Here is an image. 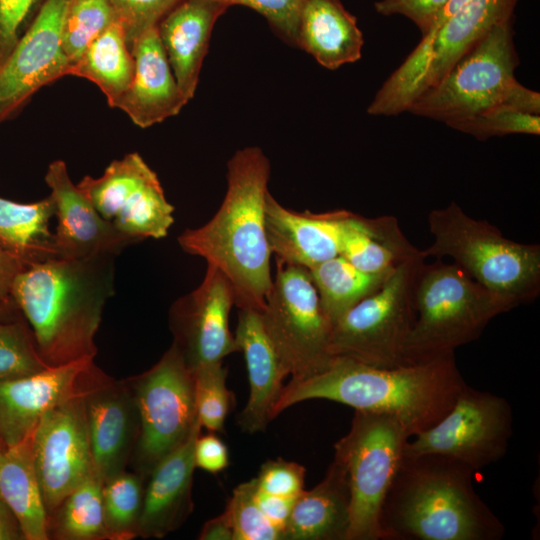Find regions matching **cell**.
Here are the masks:
<instances>
[{
  "mask_svg": "<svg viewBox=\"0 0 540 540\" xmlns=\"http://www.w3.org/2000/svg\"><path fill=\"white\" fill-rule=\"evenodd\" d=\"M465 384L454 354L396 367L335 357L321 372L285 384L274 417L297 403L325 399L393 416L412 438L449 411Z\"/></svg>",
  "mask_w": 540,
  "mask_h": 540,
  "instance_id": "cell-1",
  "label": "cell"
},
{
  "mask_svg": "<svg viewBox=\"0 0 540 540\" xmlns=\"http://www.w3.org/2000/svg\"><path fill=\"white\" fill-rule=\"evenodd\" d=\"M115 257H59L17 275L13 301L48 367L94 359L103 308L114 293Z\"/></svg>",
  "mask_w": 540,
  "mask_h": 540,
  "instance_id": "cell-2",
  "label": "cell"
},
{
  "mask_svg": "<svg viewBox=\"0 0 540 540\" xmlns=\"http://www.w3.org/2000/svg\"><path fill=\"white\" fill-rule=\"evenodd\" d=\"M270 163L258 147L238 150L228 162L227 191L215 215L179 237L188 254L202 257L230 282L239 309L262 312L272 284L265 205Z\"/></svg>",
  "mask_w": 540,
  "mask_h": 540,
  "instance_id": "cell-3",
  "label": "cell"
},
{
  "mask_svg": "<svg viewBox=\"0 0 540 540\" xmlns=\"http://www.w3.org/2000/svg\"><path fill=\"white\" fill-rule=\"evenodd\" d=\"M475 471L437 454H404L380 513L381 540H499L501 520L474 489Z\"/></svg>",
  "mask_w": 540,
  "mask_h": 540,
  "instance_id": "cell-4",
  "label": "cell"
},
{
  "mask_svg": "<svg viewBox=\"0 0 540 540\" xmlns=\"http://www.w3.org/2000/svg\"><path fill=\"white\" fill-rule=\"evenodd\" d=\"M415 322L408 337V364L454 354L478 339L497 315L518 305L476 282L457 263L423 261L413 285Z\"/></svg>",
  "mask_w": 540,
  "mask_h": 540,
  "instance_id": "cell-5",
  "label": "cell"
},
{
  "mask_svg": "<svg viewBox=\"0 0 540 540\" xmlns=\"http://www.w3.org/2000/svg\"><path fill=\"white\" fill-rule=\"evenodd\" d=\"M433 243L424 256L450 257L476 282L513 300L518 306L540 293V246L502 235L497 227L468 216L451 202L428 215Z\"/></svg>",
  "mask_w": 540,
  "mask_h": 540,
  "instance_id": "cell-6",
  "label": "cell"
},
{
  "mask_svg": "<svg viewBox=\"0 0 540 540\" xmlns=\"http://www.w3.org/2000/svg\"><path fill=\"white\" fill-rule=\"evenodd\" d=\"M517 65L510 19L474 44L407 112L448 125L503 104L525 111L528 90L515 78Z\"/></svg>",
  "mask_w": 540,
  "mask_h": 540,
  "instance_id": "cell-7",
  "label": "cell"
},
{
  "mask_svg": "<svg viewBox=\"0 0 540 540\" xmlns=\"http://www.w3.org/2000/svg\"><path fill=\"white\" fill-rule=\"evenodd\" d=\"M411 438L390 415L355 411L346 435L334 445L350 491L347 540H381L380 513Z\"/></svg>",
  "mask_w": 540,
  "mask_h": 540,
  "instance_id": "cell-8",
  "label": "cell"
},
{
  "mask_svg": "<svg viewBox=\"0 0 540 540\" xmlns=\"http://www.w3.org/2000/svg\"><path fill=\"white\" fill-rule=\"evenodd\" d=\"M518 0H470L427 39H421L387 78L367 108L375 116L407 112L424 91L497 24L513 19Z\"/></svg>",
  "mask_w": 540,
  "mask_h": 540,
  "instance_id": "cell-9",
  "label": "cell"
},
{
  "mask_svg": "<svg viewBox=\"0 0 540 540\" xmlns=\"http://www.w3.org/2000/svg\"><path fill=\"white\" fill-rule=\"evenodd\" d=\"M425 256L399 265L373 293L340 316L332 327V358L376 367L408 364L405 348L415 322L413 285Z\"/></svg>",
  "mask_w": 540,
  "mask_h": 540,
  "instance_id": "cell-10",
  "label": "cell"
},
{
  "mask_svg": "<svg viewBox=\"0 0 540 540\" xmlns=\"http://www.w3.org/2000/svg\"><path fill=\"white\" fill-rule=\"evenodd\" d=\"M275 259L276 272L262 320L291 380H302L324 370L333 359V323L323 309L309 270Z\"/></svg>",
  "mask_w": 540,
  "mask_h": 540,
  "instance_id": "cell-11",
  "label": "cell"
},
{
  "mask_svg": "<svg viewBox=\"0 0 540 540\" xmlns=\"http://www.w3.org/2000/svg\"><path fill=\"white\" fill-rule=\"evenodd\" d=\"M137 407L139 435L131 458L145 479L199 421L194 376L175 345L150 369L127 378Z\"/></svg>",
  "mask_w": 540,
  "mask_h": 540,
  "instance_id": "cell-12",
  "label": "cell"
},
{
  "mask_svg": "<svg viewBox=\"0 0 540 540\" xmlns=\"http://www.w3.org/2000/svg\"><path fill=\"white\" fill-rule=\"evenodd\" d=\"M512 434L509 402L465 384L436 424L409 439L405 453L441 455L476 472L505 456Z\"/></svg>",
  "mask_w": 540,
  "mask_h": 540,
  "instance_id": "cell-13",
  "label": "cell"
},
{
  "mask_svg": "<svg viewBox=\"0 0 540 540\" xmlns=\"http://www.w3.org/2000/svg\"><path fill=\"white\" fill-rule=\"evenodd\" d=\"M99 214L134 242L161 239L174 223L157 174L136 152L114 160L102 176H85L77 185Z\"/></svg>",
  "mask_w": 540,
  "mask_h": 540,
  "instance_id": "cell-14",
  "label": "cell"
},
{
  "mask_svg": "<svg viewBox=\"0 0 540 540\" xmlns=\"http://www.w3.org/2000/svg\"><path fill=\"white\" fill-rule=\"evenodd\" d=\"M88 373L80 391L48 410L32 433L34 465L47 516L95 471L84 407Z\"/></svg>",
  "mask_w": 540,
  "mask_h": 540,
  "instance_id": "cell-15",
  "label": "cell"
},
{
  "mask_svg": "<svg viewBox=\"0 0 540 540\" xmlns=\"http://www.w3.org/2000/svg\"><path fill=\"white\" fill-rule=\"evenodd\" d=\"M233 305L230 282L211 265H207L200 285L173 303L169 314L172 344L192 373L239 351L229 329Z\"/></svg>",
  "mask_w": 540,
  "mask_h": 540,
  "instance_id": "cell-16",
  "label": "cell"
},
{
  "mask_svg": "<svg viewBox=\"0 0 540 540\" xmlns=\"http://www.w3.org/2000/svg\"><path fill=\"white\" fill-rule=\"evenodd\" d=\"M70 0H46L0 68V123L17 113L43 86L70 75L62 46Z\"/></svg>",
  "mask_w": 540,
  "mask_h": 540,
  "instance_id": "cell-17",
  "label": "cell"
},
{
  "mask_svg": "<svg viewBox=\"0 0 540 540\" xmlns=\"http://www.w3.org/2000/svg\"><path fill=\"white\" fill-rule=\"evenodd\" d=\"M84 407L94 470L104 483L131 461L139 435L135 399L126 379L115 380L93 364Z\"/></svg>",
  "mask_w": 540,
  "mask_h": 540,
  "instance_id": "cell-18",
  "label": "cell"
},
{
  "mask_svg": "<svg viewBox=\"0 0 540 540\" xmlns=\"http://www.w3.org/2000/svg\"><path fill=\"white\" fill-rule=\"evenodd\" d=\"M93 358L48 367L35 374L0 380V440L5 447L32 435L41 417L80 391Z\"/></svg>",
  "mask_w": 540,
  "mask_h": 540,
  "instance_id": "cell-19",
  "label": "cell"
},
{
  "mask_svg": "<svg viewBox=\"0 0 540 540\" xmlns=\"http://www.w3.org/2000/svg\"><path fill=\"white\" fill-rule=\"evenodd\" d=\"M54 204L55 245L62 258L118 255L135 243L118 232L71 181L62 160L52 162L45 175Z\"/></svg>",
  "mask_w": 540,
  "mask_h": 540,
  "instance_id": "cell-20",
  "label": "cell"
},
{
  "mask_svg": "<svg viewBox=\"0 0 540 540\" xmlns=\"http://www.w3.org/2000/svg\"><path fill=\"white\" fill-rule=\"evenodd\" d=\"M234 337L246 361L250 386L237 424L243 432L254 434L264 431L275 418V406L290 374L265 329L261 312L239 309Z\"/></svg>",
  "mask_w": 540,
  "mask_h": 540,
  "instance_id": "cell-21",
  "label": "cell"
},
{
  "mask_svg": "<svg viewBox=\"0 0 540 540\" xmlns=\"http://www.w3.org/2000/svg\"><path fill=\"white\" fill-rule=\"evenodd\" d=\"M201 428L198 421L188 437L147 476L138 537L163 538L178 529L192 512L194 446Z\"/></svg>",
  "mask_w": 540,
  "mask_h": 540,
  "instance_id": "cell-22",
  "label": "cell"
},
{
  "mask_svg": "<svg viewBox=\"0 0 540 540\" xmlns=\"http://www.w3.org/2000/svg\"><path fill=\"white\" fill-rule=\"evenodd\" d=\"M347 214L346 210L292 211L268 192L265 225L272 254L307 269L338 256Z\"/></svg>",
  "mask_w": 540,
  "mask_h": 540,
  "instance_id": "cell-23",
  "label": "cell"
},
{
  "mask_svg": "<svg viewBox=\"0 0 540 540\" xmlns=\"http://www.w3.org/2000/svg\"><path fill=\"white\" fill-rule=\"evenodd\" d=\"M130 51L134 76L117 108L141 128L177 115L188 100L173 75L157 27L136 39Z\"/></svg>",
  "mask_w": 540,
  "mask_h": 540,
  "instance_id": "cell-24",
  "label": "cell"
},
{
  "mask_svg": "<svg viewBox=\"0 0 540 540\" xmlns=\"http://www.w3.org/2000/svg\"><path fill=\"white\" fill-rule=\"evenodd\" d=\"M227 8L216 0H183L157 25L173 75L188 101L195 94L213 26Z\"/></svg>",
  "mask_w": 540,
  "mask_h": 540,
  "instance_id": "cell-25",
  "label": "cell"
},
{
  "mask_svg": "<svg viewBox=\"0 0 540 540\" xmlns=\"http://www.w3.org/2000/svg\"><path fill=\"white\" fill-rule=\"evenodd\" d=\"M350 491L346 473L333 459L324 478L295 499L283 540H347Z\"/></svg>",
  "mask_w": 540,
  "mask_h": 540,
  "instance_id": "cell-26",
  "label": "cell"
},
{
  "mask_svg": "<svg viewBox=\"0 0 540 540\" xmlns=\"http://www.w3.org/2000/svg\"><path fill=\"white\" fill-rule=\"evenodd\" d=\"M363 34L340 0H304L297 45L323 67L335 70L362 56Z\"/></svg>",
  "mask_w": 540,
  "mask_h": 540,
  "instance_id": "cell-27",
  "label": "cell"
},
{
  "mask_svg": "<svg viewBox=\"0 0 540 540\" xmlns=\"http://www.w3.org/2000/svg\"><path fill=\"white\" fill-rule=\"evenodd\" d=\"M339 255L361 271L381 275L391 274L402 263L424 256L403 234L395 217L366 218L349 211Z\"/></svg>",
  "mask_w": 540,
  "mask_h": 540,
  "instance_id": "cell-28",
  "label": "cell"
},
{
  "mask_svg": "<svg viewBox=\"0 0 540 540\" xmlns=\"http://www.w3.org/2000/svg\"><path fill=\"white\" fill-rule=\"evenodd\" d=\"M0 498L16 515L25 540H48L47 513L38 482L32 435L0 449Z\"/></svg>",
  "mask_w": 540,
  "mask_h": 540,
  "instance_id": "cell-29",
  "label": "cell"
},
{
  "mask_svg": "<svg viewBox=\"0 0 540 540\" xmlns=\"http://www.w3.org/2000/svg\"><path fill=\"white\" fill-rule=\"evenodd\" d=\"M52 197L33 203H17L0 197V245L25 265L59 258L54 233Z\"/></svg>",
  "mask_w": 540,
  "mask_h": 540,
  "instance_id": "cell-30",
  "label": "cell"
},
{
  "mask_svg": "<svg viewBox=\"0 0 540 540\" xmlns=\"http://www.w3.org/2000/svg\"><path fill=\"white\" fill-rule=\"evenodd\" d=\"M135 70L133 55L119 21L113 23L85 49L73 65L70 75L83 77L106 96L110 107L117 108L128 90Z\"/></svg>",
  "mask_w": 540,
  "mask_h": 540,
  "instance_id": "cell-31",
  "label": "cell"
},
{
  "mask_svg": "<svg viewBox=\"0 0 540 540\" xmlns=\"http://www.w3.org/2000/svg\"><path fill=\"white\" fill-rule=\"evenodd\" d=\"M103 481L94 471L47 516L48 539H108L103 513Z\"/></svg>",
  "mask_w": 540,
  "mask_h": 540,
  "instance_id": "cell-32",
  "label": "cell"
},
{
  "mask_svg": "<svg viewBox=\"0 0 540 540\" xmlns=\"http://www.w3.org/2000/svg\"><path fill=\"white\" fill-rule=\"evenodd\" d=\"M308 270L332 323L377 290L390 275L366 273L340 255Z\"/></svg>",
  "mask_w": 540,
  "mask_h": 540,
  "instance_id": "cell-33",
  "label": "cell"
},
{
  "mask_svg": "<svg viewBox=\"0 0 540 540\" xmlns=\"http://www.w3.org/2000/svg\"><path fill=\"white\" fill-rule=\"evenodd\" d=\"M144 480L136 471L124 470L103 483V513L108 540L138 537Z\"/></svg>",
  "mask_w": 540,
  "mask_h": 540,
  "instance_id": "cell-34",
  "label": "cell"
},
{
  "mask_svg": "<svg viewBox=\"0 0 540 540\" xmlns=\"http://www.w3.org/2000/svg\"><path fill=\"white\" fill-rule=\"evenodd\" d=\"M117 21L109 0H70L63 21L62 46L71 69L89 44Z\"/></svg>",
  "mask_w": 540,
  "mask_h": 540,
  "instance_id": "cell-35",
  "label": "cell"
},
{
  "mask_svg": "<svg viewBox=\"0 0 540 540\" xmlns=\"http://www.w3.org/2000/svg\"><path fill=\"white\" fill-rule=\"evenodd\" d=\"M15 309L0 314V380L21 378L48 368L28 324L6 318Z\"/></svg>",
  "mask_w": 540,
  "mask_h": 540,
  "instance_id": "cell-36",
  "label": "cell"
},
{
  "mask_svg": "<svg viewBox=\"0 0 540 540\" xmlns=\"http://www.w3.org/2000/svg\"><path fill=\"white\" fill-rule=\"evenodd\" d=\"M195 406L201 427L209 432L223 431L233 401L226 386L227 370L215 363L193 372Z\"/></svg>",
  "mask_w": 540,
  "mask_h": 540,
  "instance_id": "cell-37",
  "label": "cell"
},
{
  "mask_svg": "<svg viewBox=\"0 0 540 540\" xmlns=\"http://www.w3.org/2000/svg\"><path fill=\"white\" fill-rule=\"evenodd\" d=\"M448 126L473 135L479 140L507 134H540V116L510 105H499Z\"/></svg>",
  "mask_w": 540,
  "mask_h": 540,
  "instance_id": "cell-38",
  "label": "cell"
},
{
  "mask_svg": "<svg viewBox=\"0 0 540 540\" xmlns=\"http://www.w3.org/2000/svg\"><path fill=\"white\" fill-rule=\"evenodd\" d=\"M255 478L239 484L226 509L233 540H283L282 533L263 514L255 498Z\"/></svg>",
  "mask_w": 540,
  "mask_h": 540,
  "instance_id": "cell-39",
  "label": "cell"
},
{
  "mask_svg": "<svg viewBox=\"0 0 540 540\" xmlns=\"http://www.w3.org/2000/svg\"><path fill=\"white\" fill-rule=\"evenodd\" d=\"M121 23L129 48L183 0H109Z\"/></svg>",
  "mask_w": 540,
  "mask_h": 540,
  "instance_id": "cell-40",
  "label": "cell"
},
{
  "mask_svg": "<svg viewBox=\"0 0 540 540\" xmlns=\"http://www.w3.org/2000/svg\"><path fill=\"white\" fill-rule=\"evenodd\" d=\"M46 0H0V68Z\"/></svg>",
  "mask_w": 540,
  "mask_h": 540,
  "instance_id": "cell-41",
  "label": "cell"
},
{
  "mask_svg": "<svg viewBox=\"0 0 540 540\" xmlns=\"http://www.w3.org/2000/svg\"><path fill=\"white\" fill-rule=\"evenodd\" d=\"M227 5L249 7L266 18L284 41L297 45L300 11L304 0H216Z\"/></svg>",
  "mask_w": 540,
  "mask_h": 540,
  "instance_id": "cell-42",
  "label": "cell"
},
{
  "mask_svg": "<svg viewBox=\"0 0 540 540\" xmlns=\"http://www.w3.org/2000/svg\"><path fill=\"white\" fill-rule=\"evenodd\" d=\"M304 480L305 468L282 458L263 463L255 478L259 490L285 498H297L304 490Z\"/></svg>",
  "mask_w": 540,
  "mask_h": 540,
  "instance_id": "cell-43",
  "label": "cell"
},
{
  "mask_svg": "<svg viewBox=\"0 0 540 540\" xmlns=\"http://www.w3.org/2000/svg\"><path fill=\"white\" fill-rule=\"evenodd\" d=\"M450 0H379L375 11L383 16L401 15L411 20L425 35Z\"/></svg>",
  "mask_w": 540,
  "mask_h": 540,
  "instance_id": "cell-44",
  "label": "cell"
},
{
  "mask_svg": "<svg viewBox=\"0 0 540 540\" xmlns=\"http://www.w3.org/2000/svg\"><path fill=\"white\" fill-rule=\"evenodd\" d=\"M194 460L196 468L209 473H219L229 465V453L224 442L209 432L197 437L194 446Z\"/></svg>",
  "mask_w": 540,
  "mask_h": 540,
  "instance_id": "cell-45",
  "label": "cell"
},
{
  "mask_svg": "<svg viewBox=\"0 0 540 540\" xmlns=\"http://www.w3.org/2000/svg\"><path fill=\"white\" fill-rule=\"evenodd\" d=\"M255 498L266 518L282 533L288 522L296 498H285L265 493L257 488Z\"/></svg>",
  "mask_w": 540,
  "mask_h": 540,
  "instance_id": "cell-46",
  "label": "cell"
},
{
  "mask_svg": "<svg viewBox=\"0 0 540 540\" xmlns=\"http://www.w3.org/2000/svg\"><path fill=\"white\" fill-rule=\"evenodd\" d=\"M26 265L0 245V308L16 306L12 288L17 275Z\"/></svg>",
  "mask_w": 540,
  "mask_h": 540,
  "instance_id": "cell-47",
  "label": "cell"
},
{
  "mask_svg": "<svg viewBox=\"0 0 540 540\" xmlns=\"http://www.w3.org/2000/svg\"><path fill=\"white\" fill-rule=\"evenodd\" d=\"M198 538L200 540H233V530L226 512L207 521Z\"/></svg>",
  "mask_w": 540,
  "mask_h": 540,
  "instance_id": "cell-48",
  "label": "cell"
},
{
  "mask_svg": "<svg viewBox=\"0 0 540 540\" xmlns=\"http://www.w3.org/2000/svg\"><path fill=\"white\" fill-rule=\"evenodd\" d=\"M0 540H25L19 521L11 508L0 498Z\"/></svg>",
  "mask_w": 540,
  "mask_h": 540,
  "instance_id": "cell-49",
  "label": "cell"
},
{
  "mask_svg": "<svg viewBox=\"0 0 540 540\" xmlns=\"http://www.w3.org/2000/svg\"><path fill=\"white\" fill-rule=\"evenodd\" d=\"M470 0H450L444 9L439 13L435 19L430 30L422 36V39H427L433 36V34L439 29V27L454 13H456L462 6H464Z\"/></svg>",
  "mask_w": 540,
  "mask_h": 540,
  "instance_id": "cell-50",
  "label": "cell"
},
{
  "mask_svg": "<svg viewBox=\"0 0 540 540\" xmlns=\"http://www.w3.org/2000/svg\"><path fill=\"white\" fill-rule=\"evenodd\" d=\"M13 308H16V306H12V307H9V308H0V314L4 313L6 311H9V310H11Z\"/></svg>",
  "mask_w": 540,
  "mask_h": 540,
  "instance_id": "cell-51",
  "label": "cell"
},
{
  "mask_svg": "<svg viewBox=\"0 0 540 540\" xmlns=\"http://www.w3.org/2000/svg\"><path fill=\"white\" fill-rule=\"evenodd\" d=\"M4 447H5V446L3 445V443H2L1 440H0V449H1V448H4Z\"/></svg>",
  "mask_w": 540,
  "mask_h": 540,
  "instance_id": "cell-52",
  "label": "cell"
}]
</instances>
